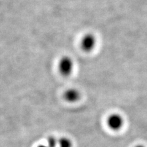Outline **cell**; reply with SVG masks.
<instances>
[{
	"label": "cell",
	"mask_w": 147,
	"mask_h": 147,
	"mask_svg": "<svg viewBox=\"0 0 147 147\" xmlns=\"http://www.w3.org/2000/svg\"><path fill=\"white\" fill-rule=\"evenodd\" d=\"M74 62L72 59L67 56L61 58L58 63V70L59 73L64 77L70 76L73 71Z\"/></svg>",
	"instance_id": "cell-1"
},
{
	"label": "cell",
	"mask_w": 147,
	"mask_h": 147,
	"mask_svg": "<svg viewBox=\"0 0 147 147\" xmlns=\"http://www.w3.org/2000/svg\"><path fill=\"white\" fill-rule=\"evenodd\" d=\"M108 127L113 131L121 129L124 125V119L121 115L118 113H112L110 115L107 119Z\"/></svg>",
	"instance_id": "cell-2"
},
{
	"label": "cell",
	"mask_w": 147,
	"mask_h": 147,
	"mask_svg": "<svg viewBox=\"0 0 147 147\" xmlns=\"http://www.w3.org/2000/svg\"><path fill=\"white\" fill-rule=\"evenodd\" d=\"M96 44V39L94 35L88 34L83 37L82 39L80 45L82 49L85 52H90L93 50Z\"/></svg>",
	"instance_id": "cell-3"
},
{
	"label": "cell",
	"mask_w": 147,
	"mask_h": 147,
	"mask_svg": "<svg viewBox=\"0 0 147 147\" xmlns=\"http://www.w3.org/2000/svg\"><path fill=\"white\" fill-rule=\"evenodd\" d=\"M64 98L69 102H76L80 98V93L76 88L68 89L64 92Z\"/></svg>",
	"instance_id": "cell-4"
},
{
	"label": "cell",
	"mask_w": 147,
	"mask_h": 147,
	"mask_svg": "<svg viewBox=\"0 0 147 147\" xmlns=\"http://www.w3.org/2000/svg\"><path fill=\"white\" fill-rule=\"evenodd\" d=\"M59 145L60 147H72V142L69 138L63 137L59 140Z\"/></svg>",
	"instance_id": "cell-5"
},
{
	"label": "cell",
	"mask_w": 147,
	"mask_h": 147,
	"mask_svg": "<svg viewBox=\"0 0 147 147\" xmlns=\"http://www.w3.org/2000/svg\"><path fill=\"white\" fill-rule=\"evenodd\" d=\"M57 141L55 138L50 137L49 139V147H55L57 145Z\"/></svg>",
	"instance_id": "cell-6"
},
{
	"label": "cell",
	"mask_w": 147,
	"mask_h": 147,
	"mask_svg": "<svg viewBox=\"0 0 147 147\" xmlns=\"http://www.w3.org/2000/svg\"><path fill=\"white\" fill-rule=\"evenodd\" d=\"M134 147H145V146H144V145H137Z\"/></svg>",
	"instance_id": "cell-7"
},
{
	"label": "cell",
	"mask_w": 147,
	"mask_h": 147,
	"mask_svg": "<svg viewBox=\"0 0 147 147\" xmlns=\"http://www.w3.org/2000/svg\"><path fill=\"white\" fill-rule=\"evenodd\" d=\"M39 147H47V146H40Z\"/></svg>",
	"instance_id": "cell-8"
}]
</instances>
